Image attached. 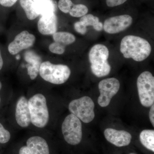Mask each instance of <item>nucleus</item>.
<instances>
[{
	"label": "nucleus",
	"mask_w": 154,
	"mask_h": 154,
	"mask_svg": "<svg viewBox=\"0 0 154 154\" xmlns=\"http://www.w3.org/2000/svg\"><path fill=\"white\" fill-rule=\"evenodd\" d=\"M120 50L125 58L141 62L150 55L152 47L145 38L134 35H127L122 39Z\"/></svg>",
	"instance_id": "f257e3e1"
},
{
	"label": "nucleus",
	"mask_w": 154,
	"mask_h": 154,
	"mask_svg": "<svg viewBox=\"0 0 154 154\" xmlns=\"http://www.w3.org/2000/svg\"><path fill=\"white\" fill-rule=\"evenodd\" d=\"M109 51L103 44H96L91 48L89 59L92 72L96 76H106L110 73L111 66L108 62Z\"/></svg>",
	"instance_id": "f03ea898"
},
{
	"label": "nucleus",
	"mask_w": 154,
	"mask_h": 154,
	"mask_svg": "<svg viewBox=\"0 0 154 154\" xmlns=\"http://www.w3.org/2000/svg\"><path fill=\"white\" fill-rule=\"evenodd\" d=\"M31 122L34 126L43 128L47 125L49 112L45 97L38 94L31 97L28 101Z\"/></svg>",
	"instance_id": "7ed1b4c3"
},
{
	"label": "nucleus",
	"mask_w": 154,
	"mask_h": 154,
	"mask_svg": "<svg viewBox=\"0 0 154 154\" xmlns=\"http://www.w3.org/2000/svg\"><path fill=\"white\" fill-rule=\"evenodd\" d=\"M39 75L45 81L54 85H61L68 80L70 69L63 64H54L49 61L42 63Z\"/></svg>",
	"instance_id": "20e7f679"
},
{
	"label": "nucleus",
	"mask_w": 154,
	"mask_h": 154,
	"mask_svg": "<svg viewBox=\"0 0 154 154\" xmlns=\"http://www.w3.org/2000/svg\"><path fill=\"white\" fill-rule=\"evenodd\" d=\"M138 93L140 101L144 107H149L154 103V77L151 73L145 71L138 77Z\"/></svg>",
	"instance_id": "39448f33"
},
{
	"label": "nucleus",
	"mask_w": 154,
	"mask_h": 154,
	"mask_svg": "<svg viewBox=\"0 0 154 154\" xmlns=\"http://www.w3.org/2000/svg\"><path fill=\"white\" fill-rule=\"evenodd\" d=\"M94 101L90 97L87 96L72 100L69 106L71 113L86 123L91 122L94 119Z\"/></svg>",
	"instance_id": "423d86ee"
},
{
	"label": "nucleus",
	"mask_w": 154,
	"mask_h": 154,
	"mask_svg": "<svg viewBox=\"0 0 154 154\" xmlns=\"http://www.w3.org/2000/svg\"><path fill=\"white\" fill-rule=\"evenodd\" d=\"M64 138L68 143L76 145L81 142L82 137L81 120L72 114L66 116L62 125Z\"/></svg>",
	"instance_id": "0eeeda50"
},
{
	"label": "nucleus",
	"mask_w": 154,
	"mask_h": 154,
	"mask_svg": "<svg viewBox=\"0 0 154 154\" xmlns=\"http://www.w3.org/2000/svg\"><path fill=\"white\" fill-rule=\"evenodd\" d=\"M99 89L100 93L98 103L102 107H106L110 104L112 98L116 95L120 88V83L114 78L102 80L99 83Z\"/></svg>",
	"instance_id": "6e6552de"
},
{
	"label": "nucleus",
	"mask_w": 154,
	"mask_h": 154,
	"mask_svg": "<svg viewBox=\"0 0 154 154\" xmlns=\"http://www.w3.org/2000/svg\"><path fill=\"white\" fill-rule=\"evenodd\" d=\"M36 41V37L27 30H23L17 34L14 40L9 44L8 50L11 54L14 55L23 50L33 46Z\"/></svg>",
	"instance_id": "1a4fd4ad"
},
{
	"label": "nucleus",
	"mask_w": 154,
	"mask_h": 154,
	"mask_svg": "<svg viewBox=\"0 0 154 154\" xmlns=\"http://www.w3.org/2000/svg\"><path fill=\"white\" fill-rule=\"evenodd\" d=\"M133 19L128 15L110 17L104 22L103 28L106 33L116 34L126 30L131 25Z\"/></svg>",
	"instance_id": "9d476101"
},
{
	"label": "nucleus",
	"mask_w": 154,
	"mask_h": 154,
	"mask_svg": "<svg viewBox=\"0 0 154 154\" xmlns=\"http://www.w3.org/2000/svg\"><path fill=\"white\" fill-rule=\"evenodd\" d=\"M104 135L109 142L117 147L128 146L132 139L131 135L129 132L111 128L105 129Z\"/></svg>",
	"instance_id": "9b49d317"
},
{
	"label": "nucleus",
	"mask_w": 154,
	"mask_h": 154,
	"mask_svg": "<svg viewBox=\"0 0 154 154\" xmlns=\"http://www.w3.org/2000/svg\"><path fill=\"white\" fill-rule=\"evenodd\" d=\"M15 116L17 123L22 127H27L31 123L28 101L24 96L20 97L17 102Z\"/></svg>",
	"instance_id": "f8f14e48"
},
{
	"label": "nucleus",
	"mask_w": 154,
	"mask_h": 154,
	"mask_svg": "<svg viewBox=\"0 0 154 154\" xmlns=\"http://www.w3.org/2000/svg\"><path fill=\"white\" fill-rule=\"evenodd\" d=\"M57 17L53 13L41 16L37 23V28L42 35H53L57 30Z\"/></svg>",
	"instance_id": "ddd939ff"
},
{
	"label": "nucleus",
	"mask_w": 154,
	"mask_h": 154,
	"mask_svg": "<svg viewBox=\"0 0 154 154\" xmlns=\"http://www.w3.org/2000/svg\"><path fill=\"white\" fill-rule=\"evenodd\" d=\"M24 58L27 63L26 67L28 75L30 79L34 80L39 73L42 63L41 57L33 51H28L25 53Z\"/></svg>",
	"instance_id": "4468645a"
},
{
	"label": "nucleus",
	"mask_w": 154,
	"mask_h": 154,
	"mask_svg": "<svg viewBox=\"0 0 154 154\" xmlns=\"http://www.w3.org/2000/svg\"><path fill=\"white\" fill-rule=\"evenodd\" d=\"M27 147L31 154H49V149L46 141L39 136L29 138Z\"/></svg>",
	"instance_id": "2eb2a0df"
},
{
	"label": "nucleus",
	"mask_w": 154,
	"mask_h": 154,
	"mask_svg": "<svg viewBox=\"0 0 154 154\" xmlns=\"http://www.w3.org/2000/svg\"><path fill=\"white\" fill-rule=\"evenodd\" d=\"M34 3L36 11L39 15L42 16L55 12V5L52 0H36Z\"/></svg>",
	"instance_id": "dca6fc26"
},
{
	"label": "nucleus",
	"mask_w": 154,
	"mask_h": 154,
	"mask_svg": "<svg viewBox=\"0 0 154 154\" xmlns=\"http://www.w3.org/2000/svg\"><path fill=\"white\" fill-rule=\"evenodd\" d=\"M140 139L146 148L154 152V130H144L140 134Z\"/></svg>",
	"instance_id": "f3484780"
},
{
	"label": "nucleus",
	"mask_w": 154,
	"mask_h": 154,
	"mask_svg": "<svg viewBox=\"0 0 154 154\" xmlns=\"http://www.w3.org/2000/svg\"><path fill=\"white\" fill-rule=\"evenodd\" d=\"M53 35L55 42L66 46L75 41V37L73 34L67 32H56Z\"/></svg>",
	"instance_id": "a211bd4d"
},
{
	"label": "nucleus",
	"mask_w": 154,
	"mask_h": 154,
	"mask_svg": "<svg viewBox=\"0 0 154 154\" xmlns=\"http://www.w3.org/2000/svg\"><path fill=\"white\" fill-rule=\"evenodd\" d=\"M20 4L29 20H34L39 16L36 11L35 3L33 0H20Z\"/></svg>",
	"instance_id": "6ab92c4d"
},
{
	"label": "nucleus",
	"mask_w": 154,
	"mask_h": 154,
	"mask_svg": "<svg viewBox=\"0 0 154 154\" xmlns=\"http://www.w3.org/2000/svg\"><path fill=\"white\" fill-rule=\"evenodd\" d=\"M80 22L83 23L86 27L93 26L95 30L101 31L103 28V25L102 22H99V18L92 14H86L81 17Z\"/></svg>",
	"instance_id": "aec40b11"
},
{
	"label": "nucleus",
	"mask_w": 154,
	"mask_h": 154,
	"mask_svg": "<svg viewBox=\"0 0 154 154\" xmlns=\"http://www.w3.org/2000/svg\"><path fill=\"white\" fill-rule=\"evenodd\" d=\"M88 12V8L85 5L82 4H78L73 5L69 13L72 17L79 18L85 16Z\"/></svg>",
	"instance_id": "412c9836"
},
{
	"label": "nucleus",
	"mask_w": 154,
	"mask_h": 154,
	"mask_svg": "<svg viewBox=\"0 0 154 154\" xmlns=\"http://www.w3.org/2000/svg\"><path fill=\"white\" fill-rule=\"evenodd\" d=\"M48 48L50 51L52 53L61 55L65 51L66 46L54 42L50 45Z\"/></svg>",
	"instance_id": "4be33fe9"
},
{
	"label": "nucleus",
	"mask_w": 154,
	"mask_h": 154,
	"mask_svg": "<svg viewBox=\"0 0 154 154\" xmlns=\"http://www.w3.org/2000/svg\"><path fill=\"white\" fill-rule=\"evenodd\" d=\"M73 5L71 0H60L58 3L59 8L65 14L69 13Z\"/></svg>",
	"instance_id": "5701e85b"
},
{
	"label": "nucleus",
	"mask_w": 154,
	"mask_h": 154,
	"mask_svg": "<svg viewBox=\"0 0 154 154\" xmlns=\"http://www.w3.org/2000/svg\"><path fill=\"white\" fill-rule=\"evenodd\" d=\"M11 135L8 131L6 130L2 125L0 123V143H5L11 139Z\"/></svg>",
	"instance_id": "b1692460"
},
{
	"label": "nucleus",
	"mask_w": 154,
	"mask_h": 154,
	"mask_svg": "<svg viewBox=\"0 0 154 154\" xmlns=\"http://www.w3.org/2000/svg\"><path fill=\"white\" fill-rule=\"evenodd\" d=\"M74 27L75 31L80 34L85 35L87 33V27L80 21L75 22L74 25Z\"/></svg>",
	"instance_id": "393cba45"
},
{
	"label": "nucleus",
	"mask_w": 154,
	"mask_h": 154,
	"mask_svg": "<svg viewBox=\"0 0 154 154\" xmlns=\"http://www.w3.org/2000/svg\"><path fill=\"white\" fill-rule=\"evenodd\" d=\"M127 0H106V4L109 7H114L124 4Z\"/></svg>",
	"instance_id": "a878e982"
},
{
	"label": "nucleus",
	"mask_w": 154,
	"mask_h": 154,
	"mask_svg": "<svg viewBox=\"0 0 154 154\" xmlns=\"http://www.w3.org/2000/svg\"><path fill=\"white\" fill-rule=\"evenodd\" d=\"M18 0H0V5L5 7H11L17 2Z\"/></svg>",
	"instance_id": "bb28decb"
},
{
	"label": "nucleus",
	"mask_w": 154,
	"mask_h": 154,
	"mask_svg": "<svg viewBox=\"0 0 154 154\" xmlns=\"http://www.w3.org/2000/svg\"><path fill=\"white\" fill-rule=\"evenodd\" d=\"M149 117L152 125L154 126V105H152L149 112Z\"/></svg>",
	"instance_id": "cd10ccee"
},
{
	"label": "nucleus",
	"mask_w": 154,
	"mask_h": 154,
	"mask_svg": "<svg viewBox=\"0 0 154 154\" xmlns=\"http://www.w3.org/2000/svg\"><path fill=\"white\" fill-rule=\"evenodd\" d=\"M19 154H31L27 146H24L19 150Z\"/></svg>",
	"instance_id": "c85d7f7f"
},
{
	"label": "nucleus",
	"mask_w": 154,
	"mask_h": 154,
	"mask_svg": "<svg viewBox=\"0 0 154 154\" xmlns=\"http://www.w3.org/2000/svg\"><path fill=\"white\" fill-rule=\"evenodd\" d=\"M3 64H4V61H3L2 53H1V50H0V70L2 68Z\"/></svg>",
	"instance_id": "c756f323"
},
{
	"label": "nucleus",
	"mask_w": 154,
	"mask_h": 154,
	"mask_svg": "<svg viewBox=\"0 0 154 154\" xmlns=\"http://www.w3.org/2000/svg\"><path fill=\"white\" fill-rule=\"evenodd\" d=\"M2 88V84L1 82H0V91H1V89ZM0 103H1V98H0Z\"/></svg>",
	"instance_id": "7c9ffc66"
},
{
	"label": "nucleus",
	"mask_w": 154,
	"mask_h": 154,
	"mask_svg": "<svg viewBox=\"0 0 154 154\" xmlns=\"http://www.w3.org/2000/svg\"><path fill=\"white\" fill-rule=\"evenodd\" d=\"M129 154H136L134 153H130Z\"/></svg>",
	"instance_id": "2f4dec72"
},
{
	"label": "nucleus",
	"mask_w": 154,
	"mask_h": 154,
	"mask_svg": "<svg viewBox=\"0 0 154 154\" xmlns=\"http://www.w3.org/2000/svg\"><path fill=\"white\" fill-rule=\"evenodd\" d=\"M33 2H36V0H33Z\"/></svg>",
	"instance_id": "473e14b6"
}]
</instances>
